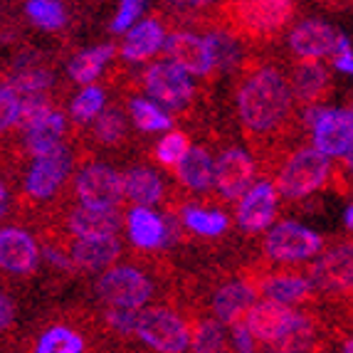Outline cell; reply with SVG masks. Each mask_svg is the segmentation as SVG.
<instances>
[{"label": "cell", "instance_id": "1", "mask_svg": "<svg viewBox=\"0 0 353 353\" xmlns=\"http://www.w3.org/2000/svg\"><path fill=\"white\" fill-rule=\"evenodd\" d=\"M292 92L284 77L272 67L257 70L240 87L237 106L245 126L252 131H270L287 117Z\"/></svg>", "mask_w": 353, "mask_h": 353}, {"label": "cell", "instance_id": "2", "mask_svg": "<svg viewBox=\"0 0 353 353\" xmlns=\"http://www.w3.org/2000/svg\"><path fill=\"white\" fill-rule=\"evenodd\" d=\"M134 334L159 353H185L190 346L185 321L163 306H148L136 314Z\"/></svg>", "mask_w": 353, "mask_h": 353}, {"label": "cell", "instance_id": "3", "mask_svg": "<svg viewBox=\"0 0 353 353\" xmlns=\"http://www.w3.org/2000/svg\"><path fill=\"white\" fill-rule=\"evenodd\" d=\"M151 282L136 267H109L97 279V296L112 309L141 312V306L151 299Z\"/></svg>", "mask_w": 353, "mask_h": 353}, {"label": "cell", "instance_id": "4", "mask_svg": "<svg viewBox=\"0 0 353 353\" xmlns=\"http://www.w3.org/2000/svg\"><path fill=\"white\" fill-rule=\"evenodd\" d=\"M329 171V159H324L314 148H299L277 176L274 190H277V195L292 198V201L306 198L324 185Z\"/></svg>", "mask_w": 353, "mask_h": 353}, {"label": "cell", "instance_id": "5", "mask_svg": "<svg viewBox=\"0 0 353 353\" xmlns=\"http://www.w3.org/2000/svg\"><path fill=\"white\" fill-rule=\"evenodd\" d=\"M314 129V151L324 159L351 161L353 151V117L348 109H326L321 106Z\"/></svg>", "mask_w": 353, "mask_h": 353}, {"label": "cell", "instance_id": "6", "mask_svg": "<svg viewBox=\"0 0 353 353\" xmlns=\"http://www.w3.org/2000/svg\"><path fill=\"white\" fill-rule=\"evenodd\" d=\"M267 252L282 262H299V259L316 257L324 248V240L312 228H306L294 220H284L267 232Z\"/></svg>", "mask_w": 353, "mask_h": 353}, {"label": "cell", "instance_id": "7", "mask_svg": "<svg viewBox=\"0 0 353 353\" xmlns=\"http://www.w3.org/2000/svg\"><path fill=\"white\" fill-rule=\"evenodd\" d=\"M143 87H146L148 97L153 104H159L161 109H181L190 101L193 97V79H190L181 67H176L168 59L153 62L143 74Z\"/></svg>", "mask_w": 353, "mask_h": 353}, {"label": "cell", "instance_id": "8", "mask_svg": "<svg viewBox=\"0 0 353 353\" xmlns=\"http://www.w3.org/2000/svg\"><path fill=\"white\" fill-rule=\"evenodd\" d=\"M301 314H296L292 306L277 304V301H259L248 312L242 324L248 326L250 336L254 341H265V343H282L292 331L299 326Z\"/></svg>", "mask_w": 353, "mask_h": 353}, {"label": "cell", "instance_id": "9", "mask_svg": "<svg viewBox=\"0 0 353 353\" xmlns=\"http://www.w3.org/2000/svg\"><path fill=\"white\" fill-rule=\"evenodd\" d=\"M77 195L84 208H104L117 210V205L124 201V183L121 173H117L109 165H87L77 176Z\"/></svg>", "mask_w": 353, "mask_h": 353}, {"label": "cell", "instance_id": "10", "mask_svg": "<svg viewBox=\"0 0 353 353\" xmlns=\"http://www.w3.org/2000/svg\"><path fill=\"white\" fill-rule=\"evenodd\" d=\"M254 181V163L242 148H228L212 163V185L228 201H240Z\"/></svg>", "mask_w": 353, "mask_h": 353}, {"label": "cell", "instance_id": "11", "mask_svg": "<svg viewBox=\"0 0 353 353\" xmlns=\"http://www.w3.org/2000/svg\"><path fill=\"white\" fill-rule=\"evenodd\" d=\"M72 171V153L65 146H57L45 156H37L35 163L30 165V173L25 178V190L32 198H52L57 188L67 181Z\"/></svg>", "mask_w": 353, "mask_h": 353}, {"label": "cell", "instance_id": "12", "mask_svg": "<svg viewBox=\"0 0 353 353\" xmlns=\"http://www.w3.org/2000/svg\"><path fill=\"white\" fill-rule=\"evenodd\" d=\"M277 190H274V183L259 181L252 183L250 190L240 198L237 203L235 220L242 230L248 232H262L272 225L274 220V212H277Z\"/></svg>", "mask_w": 353, "mask_h": 353}, {"label": "cell", "instance_id": "13", "mask_svg": "<svg viewBox=\"0 0 353 353\" xmlns=\"http://www.w3.org/2000/svg\"><path fill=\"white\" fill-rule=\"evenodd\" d=\"M341 35V30H336L324 20H304L292 30L289 45L304 62H319V59L334 54Z\"/></svg>", "mask_w": 353, "mask_h": 353}, {"label": "cell", "instance_id": "14", "mask_svg": "<svg viewBox=\"0 0 353 353\" xmlns=\"http://www.w3.org/2000/svg\"><path fill=\"white\" fill-rule=\"evenodd\" d=\"M40 262V248L23 228L0 230V270L12 274H30Z\"/></svg>", "mask_w": 353, "mask_h": 353}, {"label": "cell", "instance_id": "15", "mask_svg": "<svg viewBox=\"0 0 353 353\" xmlns=\"http://www.w3.org/2000/svg\"><path fill=\"white\" fill-rule=\"evenodd\" d=\"M168 62L181 67L188 77H205L212 72V62L208 57L205 42L195 32H173L163 42Z\"/></svg>", "mask_w": 353, "mask_h": 353}, {"label": "cell", "instance_id": "16", "mask_svg": "<svg viewBox=\"0 0 353 353\" xmlns=\"http://www.w3.org/2000/svg\"><path fill=\"white\" fill-rule=\"evenodd\" d=\"M292 10L294 6L289 0H259V3H240L237 18L254 32H274L292 18Z\"/></svg>", "mask_w": 353, "mask_h": 353}, {"label": "cell", "instance_id": "17", "mask_svg": "<svg viewBox=\"0 0 353 353\" xmlns=\"http://www.w3.org/2000/svg\"><path fill=\"white\" fill-rule=\"evenodd\" d=\"M254 306V292L252 287L242 282H230L225 287H220V292L212 299V309L218 316V324L235 326L240 321H245L248 312Z\"/></svg>", "mask_w": 353, "mask_h": 353}, {"label": "cell", "instance_id": "18", "mask_svg": "<svg viewBox=\"0 0 353 353\" xmlns=\"http://www.w3.org/2000/svg\"><path fill=\"white\" fill-rule=\"evenodd\" d=\"M119 254H121V242L117 237H84L77 240L72 248L74 265L87 272H106Z\"/></svg>", "mask_w": 353, "mask_h": 353}, {"label": "cell", "instance_id": "19", "mask_svg": "<svg viewBox=\"0 0 353 353\" xmlns=\"http://www.w3.org/2000/svg\"><path fill=\"white\" fill-rule=\"evenodd\" d=\"M165 32L161 28L159 20H139L129 32H124V45H121V54L129 62H143V59L153 57L163 48Z\"/></svg>", "mask_w": 353, "mask_h": 353}, {"label": "cell", "instance_id": "20", "mask_svg": "<svg viewBox=\"0 0 353 353\" xmlns=\"http://www.w3.org/2000/svg\"><path fill=\"white\" fill-rule=\"evenodd\" d=\"M119 228H121V215L117 210L79 205L70 215V230L77 235V240H84V237H117Z\"/></svg>", "mask_w": 353, "mask_h": 353}, {"label": "cell", "instance_id": "21", "mask_svg": "<svg viewBox=\"0 0 353 353\" xmlns=\"http://www.w3.org/2000/svg\"><path fill=\"white\" fill-rule=\"evenodd\" d=\"M129 237L136 248L159 250L168 240V228L159 212L151 208H131L129 210Z\"/></svg>", "mask_w": 353, "mask_h": 353}, {"label": "cell", "instance_id": "22", "mask_svg": "<svg viewBox=\"0 0 353 353\" xmlns=\"http://www.w3.org/2000/svg\"><path fill=\"white\" fill-rule=\"evenodd\" d=\"M314 282L324 289L346 292L351 287V248L343 245L319 259L314 267Z\"/></svg>", "mask_w": 353, "mask_h": 353}, {"label": "cell", "instance_id": "23", "mask_svg": "<svg viewBox=\"0 0 353 353\" xmlns=\"http://www.w3.org/2000/svg\"><path fill=\"white\" fill-rule=\"evenodd\" d=\"M124 183V198H131L136 208H151L163 198V181L151 168H131L121 178Z\"/></svg>", "mask_w": 353, "mask_h": 353}, {"label": "cell", "instance_id": "24", "mask_svg": "<svg viewBox=\"0 0 353 353\" xmlns=\"http://www.w3.org/2000/svg\"><path fill=\"white\" fill-rule=\"evenodd\" d=\"M67 121L59 112H50L45 119H40L37 124L25 129V146L32 156H45L52 148L62 146V136H65Z\"/></svg>", "mask_w": 353, "mask_h": 353}, {"label": "cell", "instance_id": "25", "mask_svg": "<svg viewBox=\"0 0 353 353\" xmlns=\"http://www.w3.org/2000/svg\"><path fill=\"white\" fill-rule=\"evenodd\" d=\"M212 156L205 148H188V153L176 165V176L185 188L208 190L212 185Z\"/></svg>", "mask_w": 353, "mask_h": 353}, {"label": "cell", "instance_id": "26", "mask_svg": "<svg viewBox=\"0 0 353 353\" xmlns=\"http://www.w3.org/2000/svg\"><path fill=\"white\" fill-rule=\"evenodd\" d=\"M292 94L304 104H312L324 97V92L329 89V74H326L324 65L319 62H301L296 65L294 77H292Z\"/></svg>", "mask_w": 353, "mask_h": 353}, {"label": "cell", "instance_id": "27", "mask_svg": "<svg viewBox=\"0 0 353 353\" xmlns=\"http://www.w3.org/2000/svg\"><path fill=\"white\" fill-rule=\"evenodd\" d=\"M114 54H117L114 45H97V48L82 50V52L74 54V57L70 59L67 72H70V77L77 84L89 87V84L101 74V70H104L106 62H109Z\"/></svg>", "mask_w": 353, "mask_h": 353}, {"label": "cell", "instance_id": "28", "mask_svg": "<svg viewBox=\"0 0 353 353\" xmlns=\"http://www.w3.org/2000/svg\"><path fill=\"white\" fill-rule=\"evenodd\" d=\"M309 292H312V282L304 277H292V274H282V277H272L262 282V294L270 301H277L284 306L306 299Z\"/></svg>", "mask_w": 353, "mask_h": 353}, {"label": "cell", "instance_id": "29", "mask_svg": "<svg viewBox=\"0 0 353 353\" xmlns=\"http://www.w3.org/2000/svg\"><path fill=\"white\" fill-rule=\"evenodd\" d=\"M203 42H205L208 57H210V62H212V70L228 72L240 62V57H242L240 42H237L232 35H228V32H223V30L208 32V35L203 37Z\"/></svg>", "mask_w": 353, "mask_h": 353}, {"label": "cell", "instance_id": "30", "mask_svg": "<svg viewBox=\"0 0 353 353\" xmlns=\"http://www.w3.org/2000/svg\"><path fill=\"white\" fill-rule=\"evenodd\" d=\"M131 117L134 124L146 134H156V131H168L171 129V117L165 114V109H161L159 104H153L151 99H134L131 101Z\"/></svg>", "mask_w": 353, "mask_h": 353}, {"label": "cell", "instance_id": "31", "mask_svg": "<svg viewBox=\"0 0 353 353\" xmlns=\"http://www.w3.org/2000/svg\"><path fill=\"white\" fill-rule=\"evenodd\" d=\"M183 223L198 235L218 237L228 230V218L220 210H203V208H185L183 210Z\"/></svg>", "mask_w": 353, "mask_h": 353}, {"label": "cell", "instance_id": "32", "mask_svg": "<svg viewBox=\"0 0 353 353\" xmlns=\"http://www.w3.org/2000/svg\"><path fill=\"white\" fill-rule=\"evenodd\" d=\"M25 12L42 30H59L67 25V10L57 0H28Z\"/></svg>", "mask_w": 353, "mask_h": 353}, {"label": "cell", "instance_id": "33", "mask_svg": "<svg viewBox=\"0 0 353 353\" xmlns=\"http://www.w3.org/2000/svg\"><path fill=\"white\" fill-rule=\"evenodd\" d=\"M104 101H106L104 89L89 84V87H84L82 92L74 97V101H72V119H74L77 124L94 121V119L104 112Z\"/></svg>", "mask_w": 353, "mask_h": 353}, {"label": "cell", "instance_id": "34", "mask_svg": "<svg viewBox=\"0 0 353 353\" xmlns=\"http://www.w3.org/2000/svg\"><path fill=\"white\" fill-rule=\"evenodd\" d=\"M193 353H225V326L218 321H203L190 336Z\"/></svg>", "mask_w": 353, "mask_h": 353}, {"label": "cell", "instance_id": "35", "mask_svg": "<svg viewBox=\"0 0 353 353\" xmlns=\"http://www.w3.org/2000/svg\"><path fill=\"white\" fill-rule=\"evenodd\" d=\"M8 87L15 92L18 97H32V94H42L45 89L52 87V72L50 70H23L12 77Z\"/></svg>", "mask_w": 353, "mask_h": 353}, {"label": "cell", "instance_id": "36", "mask_svg": "<svg viewBox=\"0 0 353 353\" xmlns=\"http://www.w3.org/2000/svg\"><path fill=\"white\" fill-rule=\"evenodd\" d=\"M94 134L101 143H117L124 139L126 134V121L124 114L119 109H104L99 117L94 119Z\"/></svg>", "mask_w": 353, "mask_h": 353}, {"label": "cell", "instance_id": "37", "mask_svg": "<svg viewBox=\"0 0 353 353\" xmlns=\"http://www.w3.org/2000/svg\"><path fill=\"white\" fill-rule=\"evenodd\" d=\"M188 148H190L188 136L183 134V131H171V134H165L159 141V146H156V159L163 165H178L183 156L188 153Z\"/></svg>", "mask_w": 353, "mask_h": 353}, {"label": "cell", "instance_id": "38", "mask_svg": "<svg viewBox=\"0 0 353 353\" xmlns=\"http://www.w3.org/2000/svg\"><path fill=\"white\" fill-rule=\"evenodd\" d=\"M52 112V106L48 104L45 94H32V97H20V112H18V124L20 129H30L32 124H37L40 119H45Z\"/></svg>", "mask_w": 353, "mask_h": 353}, {"label": "cell", "instance_id": "39", "mask_svg": "<svg viewBox=\"0 0 353 353\" xmlns=\"http://www.w3.org/2000/svg\"><path fill=\"white\" fill-rule=\"evenodd\" d=\"M143 10H146V3H141V0H124L112 20V32H117V35L129 32V30L141 20Z\"/></svg>", "mask_w": 353, "mask_h": 353}, {"label": "cell", "instance_id": "40", "mask_svg": "<svg viewBox=\"0 0 353 353\" xmlns=\"http://www.w3.org/2000/svg\"><path fill=\"white\" fill-rule=\"evenodd\" d=\"M20 97L8 84H0V134L18 124Z\"/></svg>", "mask_w": 353, "mask_h": 353}, {"label": "cell", "instance_id": "41", "mask_svg": "<svg viewBox=\"0 0 353 353\" xmlns=\"http://www.w3.org/2000/svg\"><path fill=\"white\" fill-rule=\"evenodd\" d=\"M72 334H74V331L67 329V326H52V329H48L40 336V341H37V353H54Z\"/></svg>", "mask_w": 353, "mask_h": 353}, {"label": "cell", "instance_id": "42", "mask_svg": "<svg viewBox=\"0 0 353 353\" xmlns=\"http://www.w3.org/2000/svg\"><path fill=\"white\" fill-rule=\"evenodd\" d=\"M334 70L341 74H351L353 72V54H351V40L346 35H341L339 45L334 50Z\"/></svg>", "mask_w": 353, "mask_h": 353}, {"label": "cell", "instance_id": "43", "mask_svg": "<svg viewBox=\"0 0 353 353\" xmlns=\"http://www.w3.org/2000/svg\"><path fill=\"white\" fill-rule=\"evenodd\" d=\"M136 314H139V312H124V309H112L106 319H109V324H112L117 331H121V334H134Z\"/></svg>", "mask_w": 353, "mask_h": 353}, {"label": "cell", "instance_id": "44", "mask_svg": "<svg viewBox=\"0 0 353 353\" xmlns=\"http://www.w3.org/2000/svg\"><path fill=\"white\" fill-rule=\"evenodd\" d=\"M232 341H235V348L240 353H254V339L250 336L248 326L242 324V321L232 326Z\"/></svg>", "mask_w": 353, "mask_h": 353}, {"label": "cell", "instance_id": "45", "mask_svg": "<svg viewBox=\"0 0 353 353\" xmlns=\"http://www.w3.org/2000/svg\"><path fill=\"white\" fill-rule=\"evenodd\" d=\"M82 351H84V339L79 334H72L54 353H82Z\"/></svg>", "mask_w": 353, "mask_h": 353}, {"label": "cell", "instance_id": "46", "mask_svg": "<svg viewBox=\"0 0 353 353\" xmlns=\"http://www.w3.org/2000/svg\"><path fill=\"white\" fill-rule=\"evenodd\" d=\"M10 321H12V304L6 294H0V331L8 329Z\"/></svg>", "mask_w": 353, "mask_h": 353}, {"label": "cell", "instance_id": "47", "mask_svg": "<svg viewBox=\"0 0 353 353\" xmlns=\"http://www.w3.org/2000/svg\"><path fill=\"white\" fill-rule=\"evenodd\" d=\"M45 252V257L52 262V265H57V267H70V262H67V257H62V254L57 252V250H52V248H48V250H42Z\"/></svg>", "mask_w": 353, "mask_h": 353}, {"label": "cell", "instance_id": "48", "mask_svg": "<svg viewBox=\"0 0 353 353\" xmlns=\"http://www.w3.org/2000/svg\"><path fill=\"white\" fill-rule=\"evenodd\" d=\"M6 210H8V190L3 188V183H0V218L6 215Z\"/></svg>", "mask_w": 353, "mask_h": 353}, {"label": "cell", "instance_id": "49", "mask_svg": "<svg viewBox=\"0 0 353 353\" xmlns=\"http://www.w3.org/2000/svg\"><path fill=\"white\" fill-rule=\"evenodd\" d=\"M351 223H353V208L348 205L346 210H343V225H346V228H351Z\"/></svg>", "mask_w": 353, "mask_h": 353}, {"label": "cell", "instance_id": "50", "mask_svg": "<svg viewBox=\"0 0 353 353\" xmlns=\"http://www.w3.org/2000/svg\"><path fill=\"white\" fill-rule=\"evenodd\" d=\"M343 353H353V346H351V341H346V343H343Z\"/></svg>", "mask_w": 353, "mask_h": 353}]
</instances>
